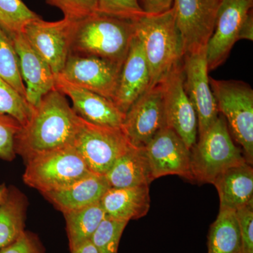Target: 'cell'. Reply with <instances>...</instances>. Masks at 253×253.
I'll return each mask as SVG.
<instances>
[{"label": "cell", "mask_w": 253, "mask_h": 253, "mask_svg": "<svg viewBox=\"0 0 253 253\" xmlns=\"http://www.w3.org/2000/svg\"><path fill=\"white\" fill-rule=\"evenodd\" d=\"M81 121L66 96L55 88L33 107L29 122L15 138V152L26 162L37 155L73 146Z\"/></svg>", "instance_id": "1"}, {"label": "cell", "mask_w": 253, "mask_h": 253, "mask_svg": "<svg viewBox=\"0 0 253 253\" xmlns=\"http://www.w3.org/2000/svg\"><path fill=\"white\" fill-rule=\"evenodd\" d=\"M135 33L134 21L96 12L75 21L69 54L95 56L122 65Z\"/></svg>", "instance_id": "2"}, {"label": "cell", "mask_w": 253, "mask_h": 253, "mask_svg": "<svg viewBox=\"0 0 253 253\" xmlns=\"http://www.w3.org/2000/svg\"><path fill=\"white\" fill-rule=\"evenodd\" d=\"M134 24L149 65L151 86L156 85L180 66L184 58L174 8L161 14H145Z\"/></svg>", "instance_id": "3"}, {"label": "cell", "mask_w": 253, "mask_h": 253, "mask_svg": "<svg viewBox=\"0 0 253 253\" xmlns=\"http://www.w3.org/2000/svg\"><path fill=\"white\" fill-rule=\"evenodd\" d=\"M245 162L243 150L234 144L220 113L191 149V172L194 181L200 183L213 184L228 168Z\"/></svg>", "instance_id": "4"}, {"label": "cell", "mask_w": 253, "mask_h": 253, "mask_svg": "<svg viewBox=\"0 0 253 253\" xmlns=\"http://www.w3.org/2000/svg\"><path fill=\"white\" fill-rule=\"evenodd\" d=\"M91 173L77 150L68 146L26 161L23 180L43 194L67 187Z\"/></svg>", "instance_id": "5"}, {"label": "cell", "mask_w": 253, "mask_h": 253, "mask_svg": "<svg viewBox=\"0 0 253 253\" xmlns=\"http://www.w3.org/2000/svg\"><path fill=\"white\" fill-rule=\"evenodd\" d=\"M218 110L225 118L246 161L253 163V90L244 82L210 80Z\"/></svg>", "instance_id": "6"}, {"label": "cell", "mask_w": 253, "mask_h": 253, "mask_svg": "<svg viewBox=\"0 0 253 253\" xmlns=\"http://www.w3.org/2000/svg\"><path fill=\"white\" fill-rule=\"evenodd\" d=\"M73 146L91 172L105 175L133 146L122 127L97 126L81 118Z\"/></svg>", "instance_id": "7"}, {"label": "cell", "mask_w": 253, "mask_h": 253, "mask_svg": "<svg viewBox=\"0 0 253 253\" xmlns=\"http://www.w3.org/2000/svg\"><path fill=\"white\" fill-rule=\"evenodd\" d=\"M162 83L150 86L127 110L123 130L133 146L144 148L167 126Z\"/></svg>", "instance_id": "8"}, {"label": "cell", "mask_w": 253, "mask_h": 253, "mask_svg": "<svg viewBox=\"0 0 253 253\" xmlns=\"http://www.w3.org/2000/svg\"><path fill=\"white\" fill-rule=\"evenodd\" d=\"M221 3L219 0H174L172 7L184 56L207 45Z\"/></svg>", "instance_id": "9"}, {"label": "cell", "mask_w": 253, "mask_h": 253, "mask_svg": "<svg viewBox=\"0 0 253 253\" xmlns=\"http://www.w3.org/2000/svg\"><path fill=\"white\" fill-rule=\"evenodd\" d=\"M182 71L184 89L196 111L200 136L215 122L219 115L208 77L206 46L184 55Z\"/></svg>", "instance_id": "10"}, {"label": "cell", "mask_w": 253, "mask_h": 253, "mask_svg": "<svg viewBox=\"0 0 253 253\" xmlns=\"http://www.w3.org/2000/svg\"><path fill=\"white\" fill-rule=\"evenodd\" d=\"M74 22L66 18L48 22L40 17L23 29L27 41L49 64L55 76L61 72L67 61Z\"/></svg>", "instance_id": "11"}, {"label": "cell", "mask_w": 253, "mask_h": 253, "mask_svg": "<svg viewBox=\"0 0 253 253\" xmlns=\"http://www.w3.org/2000/svg\"><path fill=\"white\" fill-rule=\"evenodd\" d=\"M121 66L95 56L69 54L58 75L72 84L113 101Z\"/></svg>", "instance_id": "12"}, {"label": "cell", "mask_w": 253, "mask_h": 253, "mask_svg": "<svg viewBox=\"0 0 253 253\" xmlns=\"http://www.w3.org/2000/svg\"><path fill=\"white\" fill-rule=\"evenodd\" d=\"M253 0H224L218 10L215 27L206 45L208 71L222 64L239 36L245 18L252 11Z\"/></svg>", "instance_id": "13"}, {"label": "cell", "mask_w": 253, "mask_h": 253, "mask_svg": "<svg viewBox=\"0 0 253 253\" xmlns=\"http://www.w3.org/2000/svg\"><path fill=\"white\" fill-rule=\"evenodd\" d=\"M154 179L178 175L194 181L191 167V150L169 126L159 131L144 147Z\"/></svg>", "instance_id": "14"}, {"label": "cell", "mask_w": 253, "mask_h": 253, "mask_svg": "<svg viewBox=\"0 0 253 253\" xmlns=\"http://www.w3.org/2000/svg\"><path fill=\"white\" fill-rule=\"evenodd\" d=\"M161 83L167 126L191 150L197 139L198 121L194 106L184 89L182 64Z\"/></svg>", "instance_id": "15"}, {"label": "cell", "mask_w": 253, "mask_h": 253, "mask_svg": "<svg viewBox=\"0 0 253 253\" xmlns=\"http://www.w3.org/2000/svg\"><path fill=\"white\" fill-rule=\"evenodd\" d=\"M55 88L71 99L73 111L86 122L122 127L126 114L112 100L72 84L59 75L55 76Z\"/></svg>", "instance_id": "16"}, {"label": "cell", "mask_w": 253, "mask_h": 253, "mask_svg": "<svg viewBox=\"0 0 253 253\" xmlns=\"http://www.w3.org/2000/svg\"><path fill=\"white\" fill-rule=\"evenodd\" d=\"M9 36L17 54L26 100L33 107H36L44 95L55 89V75L23 33Z\"/></svg>", "instance_id": "17"}, {"label": "cell", "mask_w": 253, "mask_h": 253, "mask_svg": "<svg viewBox=\"0 0 253 253\" xmlns=\"http://www.w3.org/2000/svg\"><path fill=\"white\" fill-rule=\"evenodd\" d=\"M151 86L149 65L140 40L134 36L121 66L113 101L126 114L139 96Z\"/></svg>", "instance_id": "18"}, {"label": "cell", "mask_w": 253, "mask_h": 253, "mask_svg": "<svg viewBox=\"0 0 253 253\" xmlns=\"http://www.w3.org/2000/svg\"><path fill=\"white\" fill-rule=\"evenodd\" d=\"M109 188L104 175L91 173L67 187L43 196L64 214L100 202Z\"/></svg>", "instance_id": "19"}, {"label": "cell", "mask_w": 253, "mask_h": 253, "mask_svg": "<svg viewBox=\"0 0 253 253\" xmlns=\"http://www.w3.org/2000/svg\"><path fill=\"white\" fill-rule=\"evenodd\" d=\"M213 184L219 194L220 209L236 211L253 203V169L249 163L228 168Z\"/></svg>", "instance_id": "20"}, {"label": "cell", "mask_w": 253, "mask_h": 253, "mask_svg": "<svg viewBox=\"0 0 253 253\" xmlns=\"http://www.w3.org/2000/svg\"><path fill=\"white\" fill-rule=\"evenodd\" d=\"M149 185L109 188L100 201L106 216L129 221L144 217L150 208Z\"/></svg>", "instance_id": "21"}, {"label": "cell", "mask_w": 253, "mask_h": 253, "mask_svg": "<svg viewBox=\"0 0 253 253\" xmlns=\"http://www.w3.org/2000/svg\"><path fill=\"white\" fill-rule=\"evenodd\" d=\"M110 188L150 185L154 180L144 148L132 146L105 174Z\"/></svg>", "instance_id": "22"}, {"label": "cell", "mask_w": 253, "mask_h": 253, "mask_svg": "<svg viewBox=\"0 0 253 253\" xmlns=\"http://www.w3.org/2000/svg\"><path fill=\"white\" fill-rule=\"evenodd\" d=\"M28 201L19 190L10 186L0 204V250L14 242L25 231Z\"/></svg>", "instance_id": "23"}, {"label": "cell", "mask_w": 253, "mask_h": 253, "mask_svg": "<svg viewBox=\"0 0 253 253\" xmlns=\"http://www.w3.org/2000/svg\"><path fill=\"white\" fill-rule=\"evenodd\" d=\"M208 253H242L241 234L236 211L219 210L208 236Z\"/></svg>", "instance_id": "24"}, {"label": "cell", "mask_w": 253, "mask_h": 253, "mask_svg": "<svg viewBox=\"0 0 253 253\" xmlns=\"http://www.w3.org/2000/svg\"><path fill=\"white\" fill-rule=\"evenodd\" d=\"M66 222L71 252L83 243L90 240L100 224L106 217L100 202L63 214Z\"/></svg>", "instance_id": "25"}, {"label": "cell", "mask_w": 253, "mask_h": 253, "mask_svg": "<svg viewBox=\"0 0 253 253\" xmlns=\"http://www.w3.org/2000/svg\"><path fill=\"white\" fill-rule=\"evenodd\" d=\"M0 77L26 99L18 58L11 37L0 27Z\"/></svg>", "instance_id": "26"}, {"label": "cell", "mask_w": 253, "mask_h": 253, "mask_svg": "<svg viewBox=\"0 0 253 253\" xmlns=\"http://www.w3.org/2000/svg\"><path fill=\"white\" fill-rule=\"evenodd\" d=\"M39 18L22 0H0V27L9 36L23 33L26 25Z\"/></svg>", "instance_id": "27"}, {"label": "cell", "mask_w": 253, "mask_h": 253, "mask_svg": "<svg viewBox=\"0 0 253 253\" xmlns=\"http://www.w3.org/2000/svg\"><path fill=\"white\" fill-rule=\"evenodd\" d=\"M33 111L26 98L0 77V114L14 118L23 126L29 122Z\"/></svg>", "instance_id": "28"}, {"label": "cell", "mask_w": 253, "mask_h": 253, "mask_svg": "<svg viewBox=\"0 0 253 253\" xmlns=\"http://www.w3.org/2000/svg\"><path fill=\"white\" fill-rule=\"evenodd\" d=\"M127 223L106 216L90 239L98 253H118L120 241Z\"/></svg>", "instance_id": "29"}, {"label": "cell", "mask_w": 253, "mask_h": 253, "mask_svg": "<svg viewBox=\"0 0 253 253\" xmlns=\"http://www.w3.org/2000/svg\"><path fill=\"white\" fill-rule=\"evenodd\" d=\"M97 12L132 21L146 14L139 0H99Z\"/></svg>", "instance_id": "30"}, {"label": "cell", "mask_w": 253, "mask_h": 253, "mask_svg": "<svg viewBox=\"0 0 253 253\" xmlns=\"http://www.w3.org/2000/svg\"><path fill=\"white\" fill-rule=\"evenodd\" d=\"M64 14V18L77 21L95 14L98 11L99 0H46Z\"/></svg>", "instance_id": "31"}, {"label": "cell", "mask_w": 253, "mask_h": 253, "mask_svg": "<svg viewBox=\"0 0 253 253\" xmlns=\"http://www.w3.org/2000/svg\"><path fill=\"white\" fill-rule=\"evenodd\" d=\"M21 126L14 118L0 114V158L11 161L16 157L15 138Z\"/></svg>", "instance_id": "32"}, {"label": "cell", "mask_w": 253, "mask_h": 253, "mask_svg": "<svg viewBox=\"0 0 253 253\" xmlns=\"http://www.w3.org/2000/svg\"><path fill=\"white\" fill-rule=\"evenodd\" d=\"M242 253H253V203L236 211Z\"/></svg>", "instance_id": "33"}, {"label": "cell", "mask_w": 253, "mask_h": 253, "mask_svg": "<svg viewBox=\"0 0 253 253\" xmlns=\"http://www.w3.org/2000/svg\"><path fill=\"white\" fill-rule=\"evenodd\" d=\"M0 253H44L36 236L24 231L14 242L0 250Z\"/></svg>", "instance_id": "34"}, {"label": "cell", "mask_w": 253, "mask_h": 253, "mask_svg": "<svg viewBox=\"0 0 253 253\" xmlns=\"http://www.w3.org/2000/svg\"><path fill=\"white\" fill-rule=\"evenodd\" d=\"M141 6L146 14H161L172 7L174 0H141Z\"/></svg>", "instance_id": "35"}, {"label": "cell", "mask_w": 253, "mask_h": 253, "mask_svg": "<svg viewBox=\"0 0 253 253\" xmlns=\"http://www.w3.org/2000/svg\"><path fill=\"white\" fill-rule=\"evenodd\" d=\"M239 40H248L253 41V10L250 11L244 23L241 26L239 32Z\"/></svg>", "instance_id": "36"}, {"label": "cell", "mask_w": 253, "mask_h": 253, "mask_svg": "<svg viewBox=\"0 0 253 253\" xmlns=\"http://www.w3.org/2000/svg\"><path fill=\"white\" fill-rule=\"evenodd\" d=\"M71 253H98V252L91 240H88L81 246H78L77 249H75Z\"/></svg>", "instance_id": "37"}, {"label": "cell", "mask_w": 253, "mask_h": 253, "mask_svg": "<svg viewBox=\"0 0 253 253\" xmlns=\"http://www.w3.org/2000/svg\"><path fill=\"white\" fill-rule=\"evenodd\" d=\"M8 187L4 184H0V204L2 202L5 196L7 194Z\"/></svg>", "instance_id": "38"}, {"label": "cell", "mask_w": 253, "mask_h": 253, "mask_svg": "<svg viewBox=\"0 0 253 253\" xmlns=\"http://www.w3.org/2000/svg\"><path fill=\"white\" fill-rule=\"evenodd\" d=\"M219 1H224V0H219Z\"/></svg>", "instance_id": "39"}]
</instances>
